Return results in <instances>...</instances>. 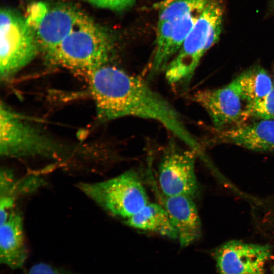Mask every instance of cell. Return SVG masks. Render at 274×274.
Returning <instances> with one entry per match:
<instances>
[{
    "mask_svg": "<svg viewBox=\"0 0 274 274\" xmlns=\"http://www.w3.org/2000/svg\"><path fill=\"white\" fill-rule=\"evenodd\" d=\"M159 197L176 230L181 246L185 247L197 239L201 234V225L193 198L163 194Z\"/></svg>",
    "mask_w": 274,
    "mask_h": 274,
    "instance_id": "12",
    "label": "cell"
},
{
    "mask_svg": "<svg viewBox=\"0 0 274 274\" xmlns=\"http://www.w3.org/2000/svg\"><path fill=\"white\" fill-rule=\"evenodd\" d=\"M26 274H76L45 263H39L30 267Z\"/></svg>",
    "mask_w": 274,
    "mask_h": 274,
    "instance_id": "20",
    "label": "cell"
},
{
    "mask_svg": "<svg viewBox=\"0 0 274 274\" xmlns=\"http://www.w3.org/2000/svg\"><path fill=\"white\" fill-rule=\"evenodd\" d=\"M272 274H274V266L272 268Z\"/></svg>",
    "mask_w": 274,
    "mask_h": 274,
    "instance_id": "22",
    "label": "cell"
},
{
    "mask_svg": "<svg viewBox=\"0 0 274 274\" xmlns=\"http://www.w3.org/2000/svg\"><path fill=\"white\" fill-rule=\"evenodd\" d=\"M74 150L58 142L5 104L0 108V154L16 159L41 158L56 165L74 162Z\"/></svg>",
    "mask_w": 274,
    "mask_h": 274,
    "instance_id": "3",
    "label": "cell"
},
{
    "mask_svg": "<svg viewBox=\"0 0 274 274\" xmlns=\"http://www.w3.org/2000/svg\"><path fill=\"white\" fill-rule=\"evenodd\" d=\"M200 13L157 22L155 47L150 65L151 75L165 71L179 51Z\"/></svg>",
    "mask_w": 274,
    "mask_h": 274,
    "instance_id": "9",
    "label": "cell"
},
{
    "mask_svg": "<svg viewBox=\"0 0 274 274\" xmlns=\"http://www.w3.org/2000/svg\"><path fill=\"white\" fill-rule=\"evenodd\" d=\"M133 228L155 232L171 239H178V235L164 207L149 202L139 212L125 220Z\"/></svg>",
    "mask_w": 274,
    "mask_h": 274,
    "instance_id": "14",
    "label": "cell"
},
{
    "mask_svg": "<svg viewBox=\"0 0 274 274\" xmlns=\"http://www.w3.org/2000/svg\"><path fill=\"white\" fill-rule=\"evenodd\" d=\"M208 0H163L154 4L158 12V21L178 19L200 13Z\"/></svg>",
    "mask_w": 274,
    "mask_h": 274,
    "instance_id": "17",
    "label": "cell"
},
{
    "mask_svg": "<svg viewBox=\"0 0 274 274\" xmlns=\"http://www.w3.org/2000/svg\"><path fill=\"white\" fill-rule=\"evenodd\" d=\"M57 32L56 46L47 59L87 77L108 65L115 53L112 33L76 8L68 13Z\"/></svg>",
    "mask_w": 274,
    "mask_h": 274,
    "instance_id": "2",
    "label": "cell"
},
{
    "mask_svg": "<svg viewBox=\"0 0 274 274\" xmlns=\"http://www.w3.org/2000/svg\"><path fill=\"white\" fill-rule=\"evenodd\" d=\"M197 152L174 144L166 148L158 167L159 184L166 196L183 195L194 198L198 191L195 172Z\"/></svg>",
    "mask_w": 274,
    "mask_h": 274,
    "instance_id": "7",
    "label": "cell"
},
{
    "mask_svg": "<svg viewBox=\"0 0 274 274\" xmlns=\"http://www.w3.org/2000/svg\"><path fill=\"white\" fill-rule=\"evenodd\" d=\"M217 142L258 152L274 151V120L259 121L218 130Z\"/></svg>",
    "mask_w": 274,
    "mask_h": 274,
    "instance_id": "13",
    "label": "cell"
},
{
    "mask_svg": "<svg viewBox=\"0 0 274 274\" xmlns=\"http://www.w3.org/2000/svg\"><path fill=\"white\" fill-rule=\"evenodd\" d=\"M15 205L0 208V260L12 269L22 266L27 257L23 216Z\"/></svg>",
    "mask_w": 274,
    "mask_h": 274,
    "instance_id": "10",
    "label": "cell"
},
{
    "mask_svg": "<svg viewBox=\"0 0 274 274\" xmlns=\"http://www.w3.org/2000/svg\"><path fill=\"white\" fill-rule=\"evenodd\" d=\"M225 0H208L177 54L166 67L165 78L174 87L186 88L204 53L218 40Z\"/></svg>",
    "mask_w": 274,
    "mask_h": 274,
    "instance_id": "4",
    "label": "cell"
},
{
    "mask_svg": "<svg viewBox=\"0 0 274 274\" xmlns=\"http://www.w3.org/2000/svg\"><path fill=\"white\" fill-rule=\"evenodd\" d=\"M249 118L274 120V86L264 97L247 104L244 108L242 120Z\"/></svg>",
    "mask_w": 274,
    "mask_h": 274,
    "instance_id": "18",
    "label": "cell"
},
{
    "mask_svg": "<svg viewBox=\"0 0 274 274\" xmlns=\"http://www.w3.org/2000/svg\"><path fill=\"white\" fill-rule=\"evenodd\" d=\"M96 114L102 121L134 116L159 122L189 148L201 152L178 111L140 78L109 64L88 77Z\"/></svg>",
    "mask_w": 274,
    "mask_h": 274,
    "instance_id": "1",
    "label": "cell"
},
{
    "mask_svg": "<svg viewBox=\"0 0 274 274\" xmlns=\"http://www.w3.org/2000/svg\"><path fill=\"white\" fill-rule=\"evenodd\" d=\"M44 183L38 176H28L22 179L16 178L13 172L8 168L1 170L0 195L16 201L19 196L36 191Z\"/></svg>",
    "mask_w": 274,
    "mask_h": 274,
    "instance_id": "16",
    "label": "cell"
},
{
    "mask_svg": "<svg viewBox=\"0 0 274 274\" xmlns=\"http://www.w3.org/2000/svg\"><path fill=\"white\" fill-rule=\"evenodd\" d=\"M99 8L121 11L129 8L138 0H84Z\"/></svg>",
    "mask_w": 274,
    "mask_h": 274,
    "instance_id": "19",
    "label": "cell"
},
{
    "mask_svg": "<svg viewBox=\"0 0 274 274\" xmlns=\"http://www.w3.org/2000/svg\"><path fill=\"white\" fill-rule=\"evenodd\" d=\"M193 98L206 110L217 130L242 120L243 100L229 84L218 89L199 90Z\"/></svg>",
    "mask_w": 274,
    "mask_h": 274,
    "instance_id": "11",
    "label": "cell"
},
{
    "mask_svg": "<svg viewBox=\"0 0 274 274\" xmlns=\"http://www.w3.org/2000/svg\"><path fill=\"white\" fill-rule=\"evenodd\" d=\"M0 74L8 78L28 64L40 52L36 33L26 17L10 8L0 15Z\"/></svg>",
    "mask_w": 274,
    "mask_h": 274,
    "instance_id": "6",
    "label": "cell"
},
{
    "mask_svg": "<svg viewBox=\"0 0 274 274\" xmlns=\"http://www.w3.org/2000/svg\"><path fill=\"white\" fill-rule=\"evenodd\" d=\"M77 187L106 212L125 220L150 202L146 190L134 170L104 181L81 182Z\"/></svg>",
    "mask_w": 274,
    "mask_h": 274,
    "instance_id": "5",
    "label": "cell"
},
{
    "mask_svg": "<svg viewBox=\"0 0 274 274\" xmlns=\"http://www.w3.org/2000/svg\"><path fill=\"white\" fill-rule=\"evenodd\" d=\"M229 84L247 103L264 97L274 86L269 74L259 65L245 71Z\"/></svg>",
    "mask_w": 274,
    "mask_h": 274,
    "instance_id": "15",
    "label": "cell"
},
{
    "mask_svg": "<svg viewBox=\"0 0 274 274\" xmlns=\"http://www.w3.org/2000/svg\"><path fill=\"white\" fill-rule=\"evenodd\" d=\"M271 255L268 245L237 240L221 245L213 253L219 274H266Z\"/></svg>",
    "mask_w": 274,
    "mask_h": 274,
    "instance_id": "8",
    "label": "cell"
},
{
    "mask_svg": "<svg viewBox=\"0 0 274 274\" xmlns=\"http://www.w3.org/2000/svg\"><path fill=\"white\" fill-rule=\"evenodd\" d=\"M271 7L273 10H274V0H271Z\"/></svg>",
    "mask_w": 274,
    "mask_h": 274,
    "instance_id": "21",
    "label": "cell"
}]
</instances>
